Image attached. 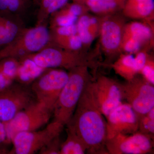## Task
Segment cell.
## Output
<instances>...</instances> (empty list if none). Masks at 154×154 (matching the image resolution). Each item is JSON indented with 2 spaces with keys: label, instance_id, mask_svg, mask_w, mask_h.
I'll return each instance as SVG.
<instances>
[{
  "label": "cell",
  "instance_id": "cell-3",
  "mask_svg": "<svg viewBox=\"0 0 154 154\" xmlns=\"http://www.w3.org/2000/svg\"><path fill=\"white\" fill-rule=\"evenodd\" d=\"M24 58L31 60L45 69L63 68L69 70L80 66L96 68L99 65L94 59V56L87 55L85 52L69 51L50 45Z\"/></svg>",
  "mask_w": 154,
  "mask_h": 154
},
{
  "label": "cell",
  "instance_id": "cell-30",
  "mask_svg": "<svg viewBox=\"0 0 154 154\" xmlns=\"http://www.w3.org/2000/svg\"><path fill=\"white\" fill-rule=\"evenodd\" d=\"M149 57V56L146 50H140L136 53L134 59L135 65L137 73H139L141 70L144 66Z\"/></svg>",
  "mask_w": 154,
  "mask_h": 154
},
{
  "label": "cell",
  "instance_id": "cell-2",
  "mask_svg": "<svg viewBox=\"0 0 154 154\" xmlns=\"http://www.w3.org/2000/svg\"><path fill=\"white\" fill-rule=\"evenodd\" d=\"M88 68L80 66L69 70L68 80L54 107L53 121L65 126L70 120L85 88L92 80Z\"/></svg>",
  "mask_w": 154,
  "mask_h": 154
},
{
  "label": "cell",
  "instance_id": "cell-17",
  "mask_svg": "<svg viewBox=\"0 0 154 154\" xmlns=\"http://www.w3.org/2000/svg\"><path fill=\"white\" fill-rule=\"evenodd\" d=\"M152 29L145 23L132 22L125 25L123 36L131 37L141 42L143 46L152 40Z\"/></svg>",
  "mask_w": 154,
  "mask_h": 154
},
{
  "label": "cell",
  "instance_id": "cell-15",
  "mask_svg": "<svg viewBox=\"0 0 154 154\" xmlns=\"http://www.w3.org/2000/svg\"><path fill=\"white\" fill-rule=\"evenodd\" d=\"M122 9L125 16L131 19L149 18L153 15L154 0H125Z\"/></svg>",
  "mask_w": 154,
  "mask_h": 154
},
{
  "label": "cell",
  "instance_id": "cell-33",
  "mask_svg": "<svg viewBox=\"0 0 154 154\" xmlns=\"http://www.w3.org/2000/svg\"><path fill=\"white\" fill-rule=\"evenodd\" d=\"M41 1V0H33L32 2H33V3L34 5L38 6V4H39Z\"/></svg>",
  "mask_w": 154,
  "mask_h": 154
},
{
  "label": "cell",
  "instance_id": "cell-6",
  "mask_svg": "<svg viewBox=\"0 0 154 154\" xmlns=\"http://www.w3.org/2000/svg\"><path fill=\"white\" fill-rule=\"evenodd\" d=\"M52 111L44 105L36 102L17 113L5 125L7 137L10 143L18 133L37 130L49 121Z\"/></svg>",
  "mask_w": 154,
  "mask_h": 154
},
{
  "label": "cell",
  "instance_id": "cell-35",
  "mask_svg": "<svg viewBox=\"0 0 154 154\" xmlns=\"http://www.w3.org/2000/svg\"><path fill=\"white\" fill-rule=\"evenodd\" d=\"M8 154L6 152L4 151L1 150H0V154Z\"/></svg>",
  "mask_w": 154,
  "mask_h": 154
},
{
  "label": "cell",
  "instance_id": "cell-19",
  "mask_svg": "<svg viewBox=\"0 0 154 154\" xmlns=\"http://www.w3.org/2000/svg\"><path fill=\"white\" fill-rule=\"evenodd\" d=\"M50 33L49 42L48 45L58 48L69 51L83 52L84 45L78 34L70 36H59Z\"/></svg>",
  "mask_w": 154,
  "mask_h": 154
},
{
  "label": "cell",
  "instance_id": "cell-23",
  "mask_svg": "<svg viewBox=\"0 0 154 154\" xmlns=\"http://www.w3.org/2000/svg\"><path fill=\"white\" fill-rule=\"evenodd\" d=\"M31 5L30 0H0V12L22 18Z\"/></svg>",
  "mask_w": 154,
  "mask_h": 154
},
{
  "label": "cell",
  "instance_id": "cell-22",
  "mask_svg": "<svg viewBox=\"0 0 154 154\" xmlns=\"http://www.w3.org/2000/svg\"><path fill=\"white\" fill-rule=\"evenodd\" d=\"M66 140L61 143L60 154H84L87 152V147L82 140L74 131L66 129Z\"/></svg>",
  "mask_w": 154,
  "mask_h": 154
},
{
  "label": "cell",
  "instance_id": "cell-5",
  "mask_svg": "<svg viewBox=\"0 0 154 154\" xmlns=\"http://www.w3.org/2000/svg\"><path fill=\"white\" fill-rule=\"evenodd\" d=\"M69 73L58 68L46 69L33 81L31 89L37 102L52 111L61 91L69 79Z\"/></svg>",
  "mask_w": 154,
  "mask_h": 154
},
{
  "label": "cell",
  "instance_id": "cell-12",
  "mask_svg": "<svg viewBox=\"0 0 154 154\" xmlns=\"http://www.w3.org/2000/svg\"><path fill=\"white\" fill-rule=\"evenodd\" d=\"M125 25L123 19L117 16L108 15L100 20V43L107 55L112 56L121 52Z\"/></svg>",
  "mask_w": 154,
  "mask_h": 154
},
{
  "label": "cell",
  "instance_id": "cell-31",
  "mask_svg": "<svg viewBox=\"0 0 154 154\" xmlns=\"http://www.w3.org/2000/svg\"><path fill=\"white\" fill-rule=\"evenodd\" d=\"M10 143L7 137L5 125L3 122L0 121V150L8 154L9 151L7 149L6 146Z\"/></svg>",
  "mask_w": 154,
  "mask_h": 154
},
{
  "label": "cell",
  "instance_id": "cell-13",
  "mask_svg": "<svg viewBox=\"0 0 154 154\" xmlns=\"http://www.w3.org/2000/svg\"><path fill=\"white\" fill-rule=\"evenodd\" d=\"M106 119L107 139L119 134H131L138 131L137 114L128 103L116 107Z\"/></svg>",
  "mask_w": 154,
  "mask_h": 154
},
{
  "label": "cell",
  "instance_id": "cell-16",
  "mask_svg": "<svg viewBox=\"0 0 154 154\" xmlns=\"http://www.w3.org/2000/svg\"><path fill=\"white\" fill-rule=\"evenodd\" d=\"M84 5L88 11L101 16H107L122 9L123 6L118 0H72Z\"/></svg>",
  "mask_w": 154,
  "mask_h": 154
},
{
  "label": "cell",
  "instance_id": "cell-1",
  "mask_svg": "<svg viewBox=\"0 0 154 154\" xmlns=\"http://www.w3.org/2000/svg\"><path fill=\"white\" fill-rule=\"evenodd\" d=\"M85 88L67 128L82 140L90 154H108L106 122L94 99L91 82Z\"/></svg>",
  "mask_w": 154,
  "mask_h": 154
},
{
  "label": "cell",
  "instance_id": "cell-18",
  "mask_svg": "<svg viewBox=\"0 0 154 154\" xmlns=\"http://www.w3.org/2000/svg\"><path fill=\"white\" fill-rule=\"evenodd\" d=\"M19 60L20 65L15 79L19 80V82L26 85L29 82H32L46 69L38 66L27 58H23Z\"/></svg>",
  "mask_w": 154,
  "mask_h": 154
},
{
  "label": "cell",
  "instance_id": "cell-29",
  "mask_svg": "<svg viewBox=\"0 0 154 154\" xmlns=\"http://www.w3.org/2000/svg\"><path fill=\"white\" fill-rule=\"evenodd\" d=\"M49 30L50 33L59 36H70L77 34L76 23L67 26L49 28Z\"/></svg>",
  "mask_w": 154,
  "mask_h": 154
},
{
  "label": "cell",
  "instance_id": "cell-32",
  "mask_svg": "<svg viewBox=\"0 0 154 154\" xmlns=\"http://www.w3.org/2000/svg\"><path fill=\"white\" fill-rule=\"evenodd\" d=\"M15 82V80L6 74L0 68V90H3L11 85Z\"/></svg>",
  "mask_w": 154,
  "mask_h": 154
},
{
  "label": "cell",
  "instance_id": "cell-9",
  "mask_svg": "<svg viewBox=\"0 0 154 154\" xmlns=\"http://www.w3.org/2000/svg\"><path fill=\"white\" fill-rule=\"evenodd\" d=\"M123 99L132 107L137 116L154 107V87L143 78L134 77L120 84Z\"/></svg>",
  "mask_w": 154,
  "mask_h": 154
},
{
  "label": "cell",
  "instance_id": "cell-14",
  "mask_svg": "<svg viewBox=\"0 0 154 154\" xmlns=\"http://www.w3.org/2000/svg\"><path fill=\"white\" fill-rule=\"evenodd\" d=\"M25 27L22 17L0 12V50L11 43Z\"/></svg>",
  "mask_w": 154,
  "mask_h": 154
},
{
  "label": "cell",
  "instance_id": "cell-28",
  "mask_svg": "<svg viewBox=\"0 0 154 154\" xmlns=\"http://www.w3.org/2000/svg\"><path fill=\"white\" fill-rule=\"evenodd\" d=\"M140 74L146 81L154 85V63L151 58L149 57L146 64L141 70Z\"/></svg>",
  "mask_w": 154,
  "mask_h": 154
},
{
  "label": "cell",
  "instance_id": "cell-7",
  "mask_svg": "<svg viewBox=\"0 0 154 154\" xmlns=\"http://www.w3.org/2000/svg\"><path fill=\"white\" fill-rule=\"evenodd\" d=\"M36 101L30 86L14 82L0 90V121H9L17 113Z\"/></svg>",
  "mask_w": 154,
  "mask_h": 154
},
{
  "label": "cell",
  "instance_id": "cell-20",
  "mask_svg": "<svg viewBox=\"0 0 154 154\" xmlns=\"http://www.w3.org/2000/svg\"><path fill=\"white\" fill-rule=\"evenodd\" d=\"M69 0H41L38 4L36 25H47L50 16L68 3Z\"/></svg>",
  "mask_w": 154,
  "mask_h": 154
},
{
  "label": "cell",
  "instance_id": "cell-26",
  "mask_svg": "<svg viewBox=\"0 0 154 154\" xmlns=\"http://www.w3.org/2000/svg\"><path fill=\"white\" fill-rule=\"evenodd\" d=\"M137 116L138 131L154 139V107L146 113Z\"/></svg>",
  "mask_w": 154,
  "mask_h": 154
},
{
  "label": "cell",
  "instance_id": "cell-25",
  "mask_svg": "<svg viewBox=\"0 0 154 154\" xmlns=\"http://www.w3.org/2000/svg\"><path fill=\"white\" fill-rule=\"evenodd\" d=\"M86 14L80 16L76 22L77 34L80 36L84 46L91 44L95 38L90 30L91 16Z\"/></svg>",
  "mask_w": 154,
  "mask_h": 154
},
{
  "label": "cell",
  "instance_id": "cell-27",
  "mask_svg": "<svg viewBox=\"0 0 154 154\" xmlns=\"http://www.w3.org/2000/svg\"><path fill=\"white\" fill-rule=\"evenodd\" d=\"M60 135L54 138L38 151L40 154H60L61 143Z\"/></svg>",
  "mask_w": 154,
  "mask_h": 154
},
{
  "label": "cell",
  "instance_id": "cell-10",
  "mask_svg": "<svg viewBox=\"0 0 154 154\" xmlns=\"http://www.w3.org/2000/svg\"><path fill=\"white\" fill-rule=\"evenodd\" d=\"M95 101L101 113L106 118L123 100L120 83L105 76H100L91 82Z\"/></svg>",
  "mask_w": 154,
  "mask_h": 154
},
{
  "label": "cell",
  "instance_id": "cell-21",
  "mask_svg": "<svg viewBox=\"0 0 154 154\" xmlns=\"http://www.w3.org/2000/svg\"><path fill=\"white\" fill-rule=\"evenodd\" d=\"M116 73L127 81L132 79L137 74L134 57L129 54H121L112 65Z\"/></svg>",
  "mask_w": 154,
  "mask_h": 154
},
{
  "label": "cell",
  "instance_id": "cell-24",
  "mask_svg": "<svg viewBox=\"0 0 154 154\" xmlns=\"http://www.w3.org/2000/svg\"><path fill=\"white\" fill-rule=\"evenodd\" d=\"M78 19L79 17L70 14L63 7L50 16L49 19V28H48L76 24Z\"/></svg>",
  "mask_w": 154,
  "mask_h": 154
},
{
  "label": "cell",
  "instance_id": "cell-4",
  "mask_svg": "<svg viewBox=\"0 0 154 154\" xmlns=\"http://www.w3.org/2000/svg\"><path fill=\"white\" fill-rule=\"evenodd\" d=\"M49 38L47 25L25 27L11 43L0 50V60L7 57L19 60L36 53L47 46Z\"/></svg>",
  "mask_w": 154,
  "mask_h": 154
},
{
  "label": "cell",
  "instance_id": "cell-11",
  "mask_svg": "<svg viewBox=\"0 0 154 154\" xmlns=\"http://www.w3.org/2000/svg\"><path fill=\"white\" fill-rule=\"evenodd\" d=\"M152 140L138 131L131 134H119L106 140L105 146L108 154H145L152 151Z\"/></svg>",
  "mask_w": 154,
  "mask_h": 154
},
{
  "label": "cell",
  "instance_id": "cell-8",
  "mask_svg": "<svg viewBox=\"0 0 154 154\" xmlns=\"http://www.w3.org/2000/svg\"><path fill=\"white\" fill-rule=\"evenodd\" d=\"M64 126L53 121L41 130L18 133L11 140L13 147L8 154H34L54 138L60 135Z\"/></svg>",
  "mask_w": 154,
  "mask_h": 154
},
{
  "label": "cell",
  "instance_id": "cell-34",
  "mask_svg": "<svg viewBox=\"0 0 154 154\" xmlns=\"http://www.w3.org/2000/svg\"><path fill=\"white\" fill-rule=\"evenodd\" d=\"M120 3L123 5V6H124L125 2V0H118Z\"/></svg>",
  "mask_w": 154,
  "mask_h": 154
}]
</instances>
